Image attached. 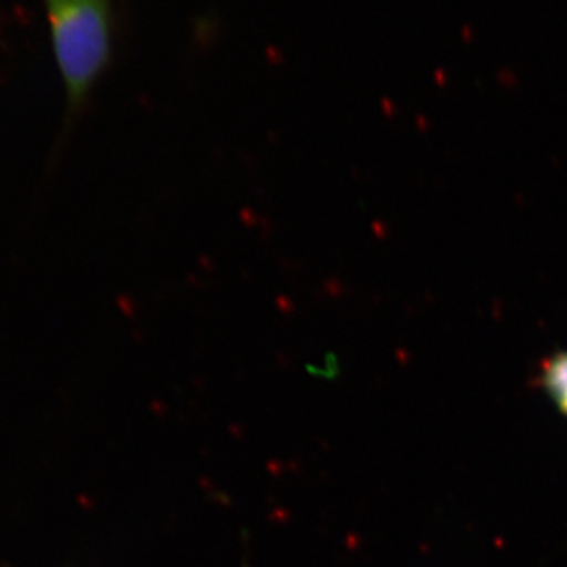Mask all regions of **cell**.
I'll return each instance as SVG.
<instances>
[{
    "instance_id": "obj_1",
    "label": "cell",
    "mask_w": 567,
    "mask_h": 567,
    "mask_svg": "<svg viewBox=\"0 0 567 567\" xmlns=\"http://www.w3.org/2000/svg\"><path fill=\"white\" fill-rule=\"evenodd\" d=\"M69 117L87 102L111 54L110 0H44Z\"/></svg>"
},
{
    "instance_id": "obj_2",
    "label": "cell",
    "mask_w": 567,
    "mask_h": 567,
    "mask_svg": "<svg viewBox=\"0 0 567 567\" xmlns=\"http://www.w3.org/2000/svg\"><path fill=\"white\" fill-rule=\"evenodd\" d=\"M543 383L558 409L567 415V353H559L548 361Z\"/></svg>"
}]
</instances>
